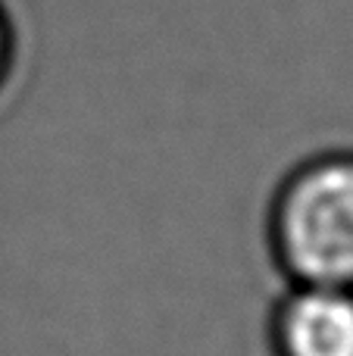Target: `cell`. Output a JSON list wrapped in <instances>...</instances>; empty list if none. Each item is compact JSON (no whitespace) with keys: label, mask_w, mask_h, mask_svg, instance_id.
<instances>
[{"label":"cell","mask_w":353,"mask_h":356,"mask_svg":"<svg viewBox=\"0 0 353 356\" xmlns=\"http://www.w3.org/2000/svg\"><path fill=\"white\" fill-rule=\"evenodd\" d=\"M266 234L294 284L353 288V150L294 166L272 197Z\"/></svg>","instance_id":"cell-1"},{"label":"cell","mask_w":353,"mask_h":356,"mask_svg":"<svg viewBox=\"0 0 353 356\" xmlns=\"http://www.w3.org/2000/svg\"><path fill=\"white\" fill-rule=\"evenodd\" d=\"M266 332L272 356H353V288L294 284Z\"/></svg>","instance_id":"cell-2"},{"label":"cell","mask_w":353,"mask_h":356,"mask_svg":"<svg viewBox=\"0 0 353 356\" xmlns=\"http://www.w3.org/2000/svg\"><path fill=\"white\" fill-rule=\"evenodd\" d=\"M16 66V29H13V16L0 0V91L6 88Z\"/></svg>","instance_id":"cell-3"}]
</instances>
